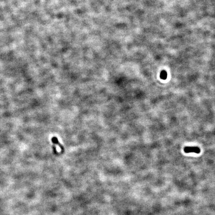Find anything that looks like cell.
Masks as SVG:
<instances>
[{
  "label": "cell",
  "instance_id": "6da1fadb",
  "mask_svg": "<svg viewBox=\"0 0 215 215\" xmlns=\"http://www.w3.org/2000/svg\"><path fill=\"white\" fill-rule=\"evenodd\" d=\"M184 151L185 153H195L199 154L200 153L201 150L200 148L197 146H186L185 147Z\"/></svg>",
  "mask_w": 215,
  "mask_h": 215
},
{
  "label": "cell",
  "instance_id": "7a4b0ae2",
  "mask_svg": "<svg viewBox=\"0 0 215 215\" xmlns=\"http://www.w3.org/2000/svg\"><path fill=\"white\" fill-rule=\"evenodd\" d=\"M52 140L54 144H56V145H58L59 146L60 148L62 150V151L64 150V148L63 147L62 145L58 141V138H56V137H53L52 138Z\"/></svg>",
  "mask_w": 215,
  "mask_h": 215
},
{
  "label": "cell",
  "instance_id": "3957f363",
  "mask_svg": "<svg viewBox=\"0 0 215 215\" xmlns=\"http://www.w3.org/2000/svg\"><path fill=\"white\" fill-rule=\"evenodd\" d=\"M160 77L162 80H165L167 78V73L166 70H162L160 74Z\"/></svg>",
  "mask_w": 215,
  "mask_h": 215
}]
</instances>
